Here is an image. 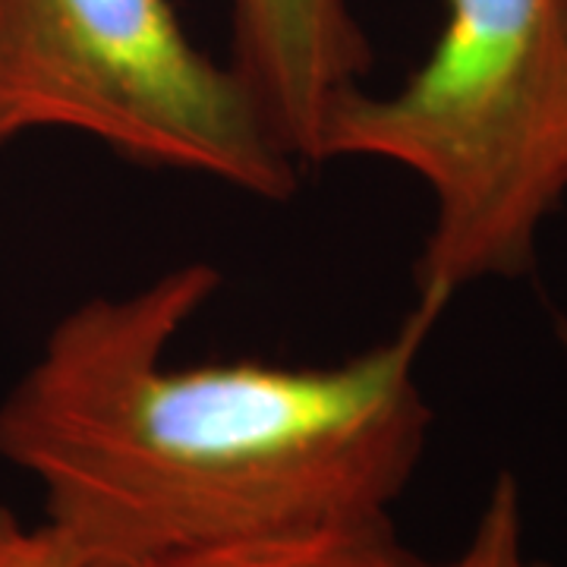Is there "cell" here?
I'll return each mask as SVG.
<instances>
[{"label":"cell","mask_w":567,"mask_h":567,"mask_svg":"<svg viewBox=\"0 0 567 567\" xmlns=\"http://www.w3.org/2000/svg\"><path fill=\"white\" fill-rule=\"evenodd\" d=\"M0 567H95L51 524L25 527L10 507H0Z\"/></svg>","instance_id":"7"},{"label":"cell","mask_w":567,"mask_h":567,"mask_svg":"<svg viewBox=\"0 0 567 567\" xmlns=\"http://www.w3.org/2000/svg\"><path fill=\"white\" fill-rule=\"evenodd\" d=\"M221 275L186 262L63 312L0 401V461L95 567L391 517L423 461L416 365L442 309L322 365L186 363L171 347Z\"/></svg>","instance_id":"1"},{"label":"cell","mask_w":567,"mask_h":567,"mask_svg":"<svg viewBox=\"0 0 567 567\" xmlns=\"http://www.w3.org/2000/svg\"><path fill=\"white\" fill-rule=\"evenodd\" d=\"M398 164L432 196L416 303L524 278L567 196V0H445V25L391 95L353 92L322 164Z\"/></svg>","instance_id":"2"},{"label":"cell","mask_w":567,"mask_h":567,"mask_svg":"<svg viewBox=\"0 0 567 567\" xmlns=\"http://www.w3.org/2000/svg\"><path fill=\"white\" fill-rule=\"evenodd\" d=\"M425 567H551L527 551L524 492L514 473L502 470L495 476L464 548L442 565Z\"/></svg>","instance_id":"6"},{"label":"cell","mask_w":567,"mask_h":567,"mask_svg":"<svg viewBox=\"0 0 567 567\" xmlns=\"http://www.w3.org/2000/svg\"><path fill=\"white\" fill-rule=\"evenodd\" d=\"M230 70L297 164H322L338 107L360 92L372 48L347 0H230Z\"/></svg>","instance_id":"4"},{"label":"cell","mask_w":567,"mask_h":567,"mask_svg":"<svg viewBox=\"0 0 567 567\" xmlns=\"http://www.w3.org/2000/svg\"><path fill=\"white\" fill-rule=\"evenodd\" d=\"M401 543L391 517L297 529L281 536L196 548L145 567H425Z\"/></svg>","instance_id":"5"},{"label":"cell","mask_w":567,"mask_h":567,"mask_svg":"<svg viewBox=\"0 0 567 567\" xmlns=\"http://www.w3.org/2000/svg\"><path fill=\"white\" fill-rule=\"evenodd\" d=\"M35 130H70L256 199L297 186L300 164L171 0H0V145Z\"/></svg>","instance_id":"3"}]
</instances>
